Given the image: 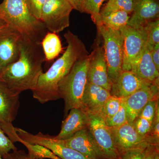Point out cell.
Masks as SVG:
<instances>
[{
	"instance_id": "2e32d148",
	"label": "cell",
	"mask_w": 159,
	"mask_h": 159,
	"mask_svg": "<svg viewBox=\"0 0 159 159\" xmlns=\"http://www.w3.org/2000/svg\"><path fill=\"white\" fill-rule=\"evenodd\" d=\"M127 25L140 29L150 21L159 18V0H133V11Z\"/></svg>"
},
{
	"instance_id": "836d02e7",
	"label": "cell",
	"mask_w": 159,
	"mask_h": 159,
	"mask_svg": "<svg viewBox=\"0 0 159 159\" xmlns=\"http://www.w3.org/2000/svg\"><path fill=\"white\" fill-rule=\"evenodd\" d=\"M144 148L125 151L119 154V159H143Z\"/></svg>"
},
{
	"instance_id": "f546056e",
	"label": "cell",
	"mask_w": 159,
	"mask_h": 159,
	"mask_svg": "<svg viewBox=\"0 0 159 159\" xmlns=\"http://www.w3.org/2000/svg\"><path fill=\"white\" fill-rule=\"evenodd\" d=\"M158 106L159 99H152L145 105L139 116L147 119L152 123Z\"/></svg>"
},
{
	"instance_id": "d6a6232c",
	"label": "cell",
	"mask_w": 159,
	"mask_h": 159,
	"mask_svg": "<svg viewBox=\"0 0 159 159\" xmlns=\"http://www.w3.org/2000/svg\"><path fill=\"white\" fill-rule=\"evenodd\" d=\"M159 106L157 108L155 116L152 124L151 129L148 136V139L151 143L157 145H159Z\"/></svg>"
},
{
	"instance_id": "603a6c76",
	"label": "cell",
	"mask_w": 159,
	"mask_h": 159,
	"mask_svg": "<svg viewBox=\"0 0 159 159\" xmlns=\"http://www.w3.org/2000/svg\"><path fill=\"white\" fill-rule=\"evenodd\" d=\"M22 144L28 150V154L35 159H58L57 156L48 148L38 144H31L20 139L19 142Z\"/></svg>"
},
{
	"instance_id": "ab89813d",
	"label": "cell",
	"mask_w": 159,
	"mask_h": 159,
	"mask_svg": "<svg viewBox=\"0 0 159 159\" xmlns=\"http://www.w3.org/2000/svg\"><path fill=\"white\" fill-rule=\"evenodd\" d=\"M114 1H115V0H109V1L107 3H110L112 2H113Z\"/></svg>"
},
{
	"instance_id": "52a82bcc",
	"label": "cell",
	"mask_w": 159,
	"mask_h": 159,
	"mask_svg": "<svg viewBox=\"0 0 159 159\" xmlns=\"http://www.w3.org/2000/svg\"><path fill=\"white\" fill-rule=\"evenodd\" d=\"M73 8L67 0H46L40 21L50 32L58 33L70 26Z\"/></svg>"
},
{
	"instance_id": "5bb4252c",
	"label": "cell",
	"mask_w": 159,
	"mask_h": 159,
	"mask_svg": "<svg viewBox=\"0 0 159 159\" xmlns=\"http://www.w3.org/2000/svg\"><path fill=\"white\" fill-rule=\"evenodd\" d=\"M22 39L20 33L9 26L0 32V71L17 60Z\"/></svg>"
},
{
	"instance_id": "8d00e7d4",
	"label": "cell",
	"mask_w": 159,
	"mask_h": 159,
	"mask_svg": "<svg viewBox=\"0 0 159 159\" xmlns=\"http://www.w3.org/2000/svg\"><path fill=\"white\" fill-rule=\"evenodd\" d=\"M148 48L150 51L154 64L156 67L157 70L159 71V44L157 45L152 48H149L148 47Z\"/></svg>"
},
{
	"instance_id": "7a4b0ae2",
	"label": "cell",
	"mask_w": 159,
	"mask_h": 159,
	"mask_svg": "<svg viewBox=\"0 0 159 159\" xmlns=\"http://www.w3.org/2000/svg\"><path fill=\"white\" fill-rule=\"evenodd\" d=\"M64 36L67 44L66 51L47 72H43L31 91L33 98L42 104L61 98L58 90L60 81L75 63L89 55L84 43L77 35L68 31Z\"/></svg>"
},
{
	"instance_id": "e575fe53",
	"label": "cell",
	"mask_w": 159,
	"mask_h": 159,
	"mask_svg": "<svg viewBox=\"0 0 159 159\" xmlns=\"http://www.w3.org/2000/svg\"><path fill=\"white\" fill-rule=\"evenodd\" d=\"M143 159H159V145L148 144L144 149Z\"/></svg>"
},
{
	"instance_id": "484cf974",
	"label": "cell",
	"mask_w": 159,
	"mask_h": 159,
	"mask_svg": "<svg viewBox=\"0 0 159 159\" xmlns=\"http://www.w3.org/2000/svg\"><path fill=\"white\" fill-rule=\"evenodd\" d=\"M123 99L112 96L108 98L100 113L104 120L111 118L118 112L121 107Z\"/></svg>"
},
{
	"instance_id": "5b68a950",
	"label": "cell",
	"mask_w": 159,
	"mask_h": 159,
	"mask_svg": "<svg viewBox=\"0 0 159 159\" xmlns=\"http://www.w3.org/2000/svg\"><path fill=\"white\" fill-rule=\"evenodd\" d=\"M98 33L103 40V48L109 79L112 84L122 72L123 38L120 30L97 25Z\"/></svg>"
},
{
	"instance_id": "cb8c5ba5",
	"label": "cell",
	"mask_w": 159,
	"mask_h": 159,
	"mask_svg": "<svg viewBox=\"0 0 159 159\" xmlns=\"http://www.w3.org/2000/svg\"><path fill=\"white\" fill-rule=\"evenodd\" d=\"M133 11V0H115L110 3H107L100 11V16H107L113 12L124 11L129 14Z\"/></svg>"
},
{
	"instance_id": "8992f818",
	"label": "cell",
	"mask_w": 159,
	"mask_h": 159,
	"mask_svg": "<svg viewBox=\"0 0 159 159\" xmlns=\"http://www.w3.org/2000/svg\"><path fill=\"white\" fill-rule=\"evenodd\" d=\"M20 94L0 80V126L13 143L20 140L12 124L20 107Z\"/></svg>"
},
{
	"instance_id": "6da1fadb",
	"label": "cell",
	"mask_w": 159,
	"mask_h": 159,
	"mask_svg": "<svg viewBox=\"0 0 159 159\" xmlns=\"http://www.w3.org/2000/svg\"><path fill=\"white\" fill-rule=\"evenodd\" d=\"M45 61L40 43L22 39L16 61L0 71V80L11 90L20 94L34 89L43 73Z\"/></svg>"
},
{
	"instance_id": "b9f144b4",
	"label": "cell",
	"mask_w": 159,
	"mask_h": 159,
	"mask_svg": "<svg viewBox=\"0 0 159 159\" xmlns=\"http://www.w3.org/2000/svg\"><path fill=\"white\" fill-rule=\"evenodd\" d=\"M61 159V158H59V159Z\"/></svg>"
},
{
	"instance_id": "4dcf8cb0",
	"label": "cell",
	"mask_w": 159,
	"mask_h": 159,
	"mask_svg": "<svg viewBox=\"0 0 159 159\" xmlns=\"http://www.w3.org/2000/svg\"><path fill=\"white\" fill-rule=\"evenodd\" d=\"M17 149L14 143L6 135L0 126V155L3 157L6 154Z\"/></svg>"
},
{
	"instance_id": "7402d4cb",
	"label": "cell",
	"mask_w": 159,
	"mask_h": 159,
	"mask_svg": "<svg viewBox=\"0 0 159 159\" xmlns=\"http://www.w3.org/2000/svg\"><path fill=\"white\" fill-rule=\"evenodd\" d=\"M129 15L125 11H117L112 12L107 16L99 15L95 24L102 25L107 28L114 30H120L127 25L130 17Z\"/></svg>"
},
{
	"instance_id": "f35d334b",
	"label": "cell",
	"mask_w": 159,
	"mask_h": 159,
	"mask_svg": "<svg viewBox=\"0 0 159 159\" xmlns=\"http://www.w3.org/2000/svg\"><path fill=\"white\" fill-rule=\"evenodd\" d=\"M8 25L6 22L0 17V32L3 31L4 29H6V27H8Z\"/></svg>"
},
{
	"instance_id": "4316f807",
	"label": "cell",
	"mask_w": 159,
	"mask_h": 159,
	"mask_svg": "<svg viewBox=\"0 0 159 159\" xmlns=\"http://www.w3.org/2000/svg\"><path fill=\"white\" fill-rule=\"evenodd\" d=\"M104 120L106 125L110 128L119 127L128 122L124 99H123L121 107L118 112L111 118Z\"/></svg>"
},
{
	"instance_id": "e0dca14e",
	"label": "cell",
	"mask_w": 159,
	"mask_h": 159,
	"mask_svg": "<svg viewBox=\"0 0 159 159\" xmlns=\"http://www.w3.org/2000/svg\"><path fill=\"white\" fill-rule=\"evenodd\" d=\"M153 82L141 79L131 71H122L117 81L112 84L111 95L124 99Z\"/></svg>"
},
{
	"instance_id": "3957f363",
	"label": "cell",
	"mask_w": 159,
	"mask_h": 159,
	"mask_svg": "<svg viewBox=\"0 0 159 159\" xmlns=\"http://www.w3.org/2000/svg\"><path fill=\"white\" fill-rule=\"evenodd\" d=\"M0 17L26 39L40 43L48 32L43 24L30 13L26 0H3Z\"/></svg>"
},
{
	"instance_id": "30bf717a",
	"label": "cell",
	"mask_w": 159,
	"mask_h": 159,
	"mask_svg": "<svg viewBox=\"0 0 159 159\" xmlns=\"http://www.w3.org/2000/svg\"><path fill=\"white\" fill-rule=\"evenodd\" d=\"M16 130L20 139L31 144L43 145L61 159H89L77 151L63 145L54 136L44 134L40 132L33 134L16 127Z\"/></svg>"
},
{
	"instance_id": "ac0fdd59",
	"label": "cell",
	"mask_w": 159,
	"mask_h": 159,
	"mask_svg": "<svg viewBox=\"0 0 159 159\" xmlns=\"http://www.w3.org/2000/svg\"><path fill=\"white\" fill-rule=\"evenodd\" d=\"M111 96L110 91L88 82L83 98V109L89 113H99Z\"/></svg>"
},
{
	"instance_id": "9c48e42d",
	"label": "cell",
	"mask_w": 159,
	"mask_h": 159,
	"mask_svg": "<svg viewBox=\"0 0 159 159\" xmlns=\"http://www.w3.org/2000/svg\"><path fill=\"white\" fill-rule=\"evenodd\" d=\"M120 31L123 38L122 71H131L133 62L147 45V35L144 27L135 29L127 25Z\"/></svg>"
},
{
	"instance_id": "83f0119b",
	"label": "cell",
	"mask_w": 159,
	"mask_h": 159,
	"mask_svg": "<svg viewBox=\"0 0 159 159\" xmlns=\"http://www.w3.org/2000/svg\"><path fill=\"white\" fill-rule=\"evenodd\" d=\"M104 0H86L84 12L91 15L94 23L97 22L100 15V7Z\"/></svg>"
},
{
	"instance_id": "60d3db41",
	"label": "cell",
	"mask_w": 159,
	"mask_h": 159,
	"mask_svg": "<svg viewBox=\"0 0 159 159\" xmlns=\"http://www.w3.org/2000/svg\"><path fill=\"white\" fill-rule=\"evenodd\" d=\"M0 159H3L2 157L0 155Z\"/></svg>"
},
{
	"instance_id": "d590c367",
	"label": "cell",
	"mask_w": 159,
	"mask_h": 159,
	"mask_svg": "<svg viewBox=\"0 0 159 159\" xmlns=\"http://www.w3.org/2000/svg\"><path fill=\"white\" fill-rule=\"evenodd\" d=\"M2 157L3 159H35L29 156L25 151L18 149L6 154Z\"/></svg>"
},
{
	"instance_id": "9a60e30c",
	"label": "cell",
	"mask_w": 159,
	"mask_h": 159,
	"mask_svg": "<svg viewBox=\"0 0 159 159\" xmlns=\"http://www.w3.org/2000/svg\"><path fill=\"white\" fill-rule=\"evenodd\" d=\"M58 140L63 145L77 151L87 158L105 159L88 127L77 132L69 139Z\"/></svg>"
},
{
	"instance_id": "7c38bea8",
	"label": "cell",
	"mask_w": 159,
	"mask_h": 159,
	"mask_svg": "<svg viewBox=\"0 0 159 159\" xmlns=\"http://www.w3.org/2000/svg\"><path fill=\"white\" fill-rule=\"evenodd\" d=\"M159 80L143 87L124 98L127 120L132 123L139 116L147 102L152 99H159Z\"/></svg>"
},
{
	"instance_id": "f1b7e54d",
	"label": "cell",
	"mask_w": 159,
	"mask_h": 159,
	"mask_svg": "<svg viewBox=\"0 0 159 159\" xmlns=\"http://www.w3.org/2000/svg\"><path fill=\"white\" fill-rule=\"evenodd\" d=\"M132 124L135 129L140 135L148 139V135L151 129L152 123L147 119L139 116L134 120Z\"/></svg>"
},
{
	"instance_id": "44dd1931",
	"label": "cell",
	"mask_w": 159,
	"mask_h": 159,
	"mask_svg": "<svg viewBox=\"0 0 159 159\" xmlns=\"http://www.w3.org/2000/svg\"><path fill=\"white\" fill-rule=\"evenodd\" d=\"M46 61H51L62 51L60 39L57 33L48 32L40 42Z\"/></svg>"
},
{
	"instance_id": "4fadbf2b",
	"label": "cell",
	"mask_w": 159,
	"mask_h": 159,
	"mask_svg": "<svg viewBox=\"0 0 159 159\" xmlns=\"http://www.w3.org/2000/svg\"><path fill=\"white\" fill-rule=\"evenodd\" d=\"M111 129L119 154L130 149L144 148L148 144H152L148 139L141 136L137 133L132 123L127 122Z\"/></svg>"
},
{
	"instance_id": "ba28073f",
	"label": "cell",
	"mask_w": 159,
	"mask_h": 159,
	"mask_svg": "<svg viewBox=\"0 0 159 159\" xmlns=\"http://www.w3.org/2000/svg\"><path fill=\"white\" fill-rule=\"evenodd\" d=\"M88 128L105 159H119V153L114 142L111 128L106 124L102 115L89 113Z\"/></svg>"
},
{
	"instance_id": "74e56055",
	"label": "cell",
	"mask_w": 159,
	"mask_h": 159,
	"mask_svg": "<svg viewBox=\"0 0 159 159\" xmlns=\"http://www.w3.org/2000/svg\"><path fill=\"white\" fill-rule=\"evenodd\" d=\"M73 9L80 12H84V6L86 0H67Z\"/></svg>"
},
{
	"instance_id": "277c9868",
	"label": "cell",
	"mask_w": 159,
	"mask_h": 159,
	"mask_svg": "<svg viewBox=\"0 0 159 159\" xmlns=\"http://www.w3.org/2000/svg\"><path fill=\"white\" fill-rule=\"evenodd\" d=\"M89 65V55L75 63L70 72L58 84L60 95L64 100L65 116L72 109L82 110Z\"/></svg>"
},
{
	"instance_id": "d4e9b609",
	"label": "cell",
	"mask_w": 159,
	"mask_h": 159,
	"mask_svg": "<svg viewBox=\"0 0 159 159\" xmlns=\"http://www.w3.org/2000/svg\"><path fill=\"white\" fill-rule=\"evenodd\" d=\"M147 35V46L152 48L159 44V18L150 21L144 26Z\"/></svg>"
},
{
	"instance_id": "ffe728a7",
	"label": "cell",
	"mask_w": 159,
	"mask_h": 159,
	"mask_svg": "<svg viewBox=\"0 0 159 159\" xmlns=\"http://www.w3.org/2000/svg\"><path fill=\"white\" fill-rule=\"evenodd\" d=\"M131 71L141 79L150 82L159 80V71L156 68L147 45L134 61Z\"/></svg>"
},
{
	"instance_id": "8fae6325",
	"label": "cell",
	"mask_w": 159,
	"mask_h": 159,
	"mask_svg": "<svg viewBox=\"0 0 159 159\" xmlns=\"http://www.w3.org/2000/svg\"><path fill=\"white\" fill-rule=\"evenodd\" d=\"M88 82L110 91L112 83L109 79L103 45L97 43L89 55Z\"/></svg>"
},
{
	"instance_id": "1f68e13d",
	"label": "cell",
	"mask_w": 159,
	"mask_h": 159,
	"mask_svg": "<svg viewBox=\"0 0 159 159\" xmlns=\"http://www.w3.org/2000/svg\"><path fill=\"white\" fill-rule=\"evenodd\" d=\"M46 0H26L30 13L36 19L40 20L42 10Z\"/></svg>"
},
{
	"instance_id": "d6986e66",
	"label": "cell",
	"mask_w": 159,
	"mask_h": 159,
	"mask_svg": "<svg viewBox=\"0 0 159 159\" xmlns=\"http://www.w3.org/2000/svg\"><path fill=\"white\" fill-rule=\"evenodd\" d=\"M87 127L86 112L80 109H72L63 121L59 133L54 138L58 140L69 139L77 132Z\"/></svg>"
}]
</instances>
